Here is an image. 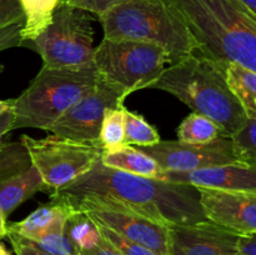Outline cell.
I'll use <instances>...</instances> for the list:
<instances>
[{
	"mask_svg": "<svg viewBox=\"0 0 256 255\" xmlns=\"http://www.w3.org/2000/svg\"><path fill=\"white\" fill-rule=\"evenodd\" d=\"M238 236L214 222L169 226L168 255H240Z\"/></svg>",
	"mask_w": 256,
	"mask_h": 255,
	"instance_id": "obj_12",
	"label": "cell"
},
{
	"mask_svg": "<svg viewBox=\"0 0 256 255\" xmlns=\"http://www.w3.org/2000/svg\"><path fill=\"white\" fill-rule=\"evenodd\" d=\"M24 12L22 42L36 38L52 22L60 0H19Z\"/></svg>",
	"mask_w": 256,
	"mask_h": 255,
	"instance_id": "obj_20",
	"label": "cell"
},
{
	"mask_svg": "<svg viewBox=\"0 0 256 255\" xmlns=\"http://www.w3.org/2000/svg\"><path fill=\"white\" fill-rule=\"evenodd\" d=\"M19 22H24L19 0H0V29Z\"/></svg>",
	"mask_w": 256,
	"mask_h": 255,
	"instance_id": "obj_28",
	"label": "cell"
},
{
	"mask_svg": "<svg viewBox=\"0 0 256 255\" xmlns=\"http://www.w3.org/2000/svg\"><path fill=\"white\" fill-rule=\"evenodd\" d=\"M225 80L248 118H256V72L238 62L225 64Z\"/></svg>",
	"mask_w": 256,
	"mask_h": 255,
	"instance_id": "obj_18",
	"label": "cell"
},
{
	"mask_svg": "<svg viewBox=\"0 0 256 255\" xmlns=\"http://www.w3.org/2000/svg\"><path fill=\"white\" fill-rule=\"evenodd\" d=\"M34 165L0 179V210L8 219L18 206L36 192L46 190Z\"/></svg>",
	"mask_w": 256,
	"mask_h": 255,
	"instance_id": "obj_16",
	"label": "cell"
},
{
	"mask_svg": "<svg viewBox=\"0 0 256 255\" xmlns=\"http://www.w3.org/2000/svg\"><path fill=\"white\" fill-rule=\"evenodd\" d=\"M100 226H105L124 238L148 248L158 255H168L169 226L155 222L142 215L112 209L92 208L82 210Z\"/></svg>",
	"mask_w": 256,
	"mask_h": 255,
	"instance_id": "obj_13",
	"label": "cell"
},
{
	"mask_svg": "<svg viewBox=\"0 0 256 255\" xmlns=\"http://www.w3.org/2000/svg\"><path fill=\"white\" fill-rule=\"evenodd\" d=\"M125 99L126 95L122 90L99 76L94 89L72 104L46 132L60 139L99 145V132L105 112L109 108L124 105Z\"/></svg>",
	"mask_w": 256,
	"mask_h": 255,
	"instance_id": "obj_9",
	"label": "cell"
},
{
	"mask_svg": "<svg viewBox=\"0 0 256 255\" xmlns=\"http://www.w3.org/2000/svg\"><path fill=\"white\" fill-rule=\"evenodd\" d=\"M150 89L164 90L192 112L209 118L222 135L230 138L246 122L248 115L225 80V65L195 52L169 65Z\"/></svg>",
	"mask_w": 256,
	"mask_h": 255,
	"instance_id": "obj_2",
	"label": "cell"
},
{
	"mask_svg": "<svg viewBox=\"0 0 256 255\" xmlns=\"http://www.w3.org/2000/svg\"><path fill=\"white\" fill-rule=\"evenodd\" d=\"M230 140L239 162L256 168V118H248Z\"/></svg>",
	"mask_w": 256,
	"mask_h": 255,
	"instance_id": "obj_24",
	"label": "cell"
},
{
	"mask_svg": "<svg viewBox=\"0 0 256 255\" xmlns=\"http://www.w3.org/2000/svg\"><path fill=\"white\" fill-rule=\"evenodd\" d=\"M32 242L40 249L52 255H79L78 248L68 239L64 232H48Z\"/></svg>",
	"mask_w": 256,
	"mask_h": 255,
	"instance_id": "obj_25",
	"label": "cell"
},
{
	"mask_svg": "<svg viewBox=\"0 0 256 255\" xmlns=\"http://www.w3.org/2000/svg\"><path fill=\"white\" fill-rule=\"evenodd\" d=\"M64 232L78 250L90 249L102 242L99 226L88 216L86 212L80 210H72L65 222Z\"/></svg>",
	"mask_w": 256,
	"mask_h": 255,
	"instance_id": "obj_19",
	"label": "cell"
},
{
	"mask_svg": "<svg viewBox=\"0 0 256 255\" xmlns=\"http://www.w3.org/2000/svg\"><path fill=\"white\" fill-rule=\"evenodd\" d=\"M222 136L219 126L209 118L192 112L178 128V142L185 144H208Z\"/></svg>",
	"mask_w": 256,
	"mask_h": 255,
	"instance_id": "obj_21",
	"label": "cell"
},
{
	"mask_svg": "<svg viewBox=\"0 0 256 255\" xmlns=\"http://www.w3.org/2000/svg\"><path fill=\"white\" fill-rule=\"evenodd\" d=\"M124 2H126V0H60L59 4L80 8V9L86 10L95 16H99L108 9Z\"/></svg>",
	"mask_w": 256,
	"mask_h": 255,
	"instance_id": "obj_27",
	"label": "cell"
},
{
	"mask_svg": "<svg viewBox=\"0 0 256 255\" xmlns=\"http://www.w3.org/2000/svg\"><path fill=\"white\" fill-rule=\"evenodd\" d=\"M92 14L80 8L58 4L50 24L22 45L42 56L44 68H76L94 64Z\"/></svg>",
	"mask_w": 256,
	"mask_h": 255,
	"instance_id": "obj_7",
	"label": "cell"
},
{
	"mask_svg": "<svg viewBox=\"0 0 256 255\" xmlns=\"http://www.w3.org/2000/svg\"><path fill=\"white\" fill-rule=\"evenodd\" d=\"M50 198L64 200L80 212L92 208L126 212L165 226L208 220L192 185L120 172L102 165L100 159L84 175L54 190Z\"/></svg>",
	"mask_w": 256,
	"mask_h": 255,
	"instance_id": "obj_1",
	"label": "cell"
},
{
	"mask_svg": "<svg viewBox=\"0 0 256 255\" xmlns=\"http://www.w3.org/2000/svg\"><path fill=\"white\" fill-rule=\"evenodd\" d=\"M20 142L26 148L44 184L52 190L66 186L89 172L102 152L96 144L60 139L55 135L44 139L22 135Z\"/></svg>",
	"mask_w": 256,
	"mask_h": 255,
	"instance_id": "obj_8",
	"label": "cell"
},
{
	"mask_svg": "<svg viewBox=\"0 0 256 255\" xmlns=\"http://www.w3.org/2000/svg\"><path fill=\"white\" fill-rule=\"evenodd\" d=\"M96 19L104 30V39L155 44L169 54L172 64L199 50L172 0H126Z\"/></svg>",
	"mask_w": 256,
	"mask_h": 255,
	"instance_id": "obj_4",
	"label": "cell"
},
{
	"mask_svg": "<svg viewBox=\"0 0 256 255\" xmlns=\"http://www.w3.org/2000/svg\"><path fill=\"white\" fill-rule=\"evenodd\" d=\"M6 238L9 239L10 244H12V249H14L16 255H52L44 252L39 246H36L32 242L15 234V232H6Z\"/></svg>",
	"mask_w": 256,
	"mask_h": 255,
	"instance_id": "obj_30",
	"label": "cell"
},
{
	"mask_svg": "<svg viewBox=\"0 0 256 255\" xmlns=\"http://www.w3.org/2000/svg\"><path fill=\"white\" fill-rule=\"evenodd\" d=\"M235 2L242 8L245 14L256 20V0H235Z\"/></svg>",
	"mask_w": 256,
	"mask_h": 255,
	"instance_id": "obj_34",
	"label": "cell"
},
{
	"mask_svg": "<svg viewBox=\"0 0 256 255\" xmlns=\"http://www.w3.org/2000/svg\"><path fill=\"white\" fill-rule=\"evenodd\" d=\"M12 102H14V99H9V100H0V115L2 112H8L9 109L12 108Z\"/></svg>",
	"mask_w": 256,
	"mask_h": 255,
	"instance_id": "obj_36",
	"label": "cell"
},
{
	"mask_svg": "<svg viewBox=\"0 0 256 255\" xmlns=\"http://www.w3.org/2000/svg\"><path fill=\"white\" fill-rule=\"evenodd\" d=\"M6 236V218L0 210V239Z\"/></svg>",
	"mask_w": 256,
	"mask_h": 255,
	"instance_id": "obj_35",
	"label": "cell"
},
{
	"mask_svg": "<svg viewBox=\"0 0 256 255\" xmlns=\"http://www.w3.org/2000/svg\"><path fill=\"white\" fill-rule=\"evenodd\" d=\"M94 64L76 68H42L29 86L12 102V130H48L72 104L94 89Z\"/></svg>",
	"mask_w": 256,
	"mask_h": 255,
	"instance_id": "obj_5",
	"label": "cell"
},
{
	"mask_svg": "<svg viewBox=\"0 0 256 255\" xmlns=\"http://www.w3.org/2000/svg\"><path fill=\"white\" fill-rule=\"evenodd\" d=\"M159 179L178 184H189L195 188L256 192V168L242 162L214 165L186 172L162 170Z\"/></svg>",
	"mask_w": 256,
	"mask_h": 255,
	"instance_id": "obj_14",
	"label": "cell"
},
{
	"mask_svg": "<svg viewBox=\"0 0 256 255\" xmlns=\"http://www.w3.org/2000/svg\"><path fill=\"white\" fill-rule=\"evenodd\" d=\"M2 69H4V66H2V64H0V72H2Z\"/></svg>",
	"mask_w": 256,
	"mask_h": 255,
	"instance_id": "obj_38",
	"label": "cell"
},
{
	"mask_svg": "<svg viewBox=\"0 0 256 255\" xmlns=\"http://www.w3.org/2000/svg\"><path fill=\"white\" fill-rule=\"evenodd\" d=\"M12 130V112L9 109L8 112H2L0 115V144L2 142V138L9 134V132Z\"/></svg>",
	"mask_w": 256,
	"mask_h": 255,
	"instance_id": "obj_33",
	"label": "cell"
},
{
	"mask_svg": "<svg viewBox=\"0 0 256 255\" xmlns=\"http://www.w3.org/2000/svg\"><path fill=\"white\" fill-rule=\"evenodd\" d=\"M170 64L162 48L134 40L102 39L94 52L99 76L126 96L152 86Z\"/></svg>",
	"mask_w": 256,
	"mask_h": 255,
	"instance_id": "obj_6",
	"label": "cell"
},
{
	"mask_svg": "<svg viewBox=\"0 0 256 255\" xmlns=\"http://www.w3.org/2000/svg\"><path fill=\"white\" fill-rule=\"evenodd\" d=\"M152 156L162 170L186 172L214 165L239 162L232 150L230 138L220 136L208 144H185L178 140L162 142L150 146H138Z\"/></svg>",
	"mask_w": 256,
	"mask_h": 255,
	"instance_id": "obj_10",
	"label": "cell"
},
{
	"mask_svg": "<svg viewBox=\"0 0 256 255\" xmlns=\"http://www.w3.org/2000/svg\"><path fill=\"white\" fill-rule=\"evenodd\" d=\"M100 162L102 165L129 174L140 175L145 178L159 179L162 169L156 162L132 145H122L112 150H102L100 155Z\"/></svg>",
	"mask_w": 256,
	"mask_h": 255,
	"instance_id": "obj_17",
	"label": "cell"
},
{
	"mask_svg": "<svg viewBox=\"0 0 256 255\" xmlns=\"http://www.w3.org/2000/svg\"><path fill=\"white\" fill-rule=\"evenodd\" d=\"M199 45L219 64L238 62L256 72V20L235 0H172Z\"/></svg>",
	"mask_w": 256,
	"mask_h": 255,
	"instance_id": "obj_3",
	"label": "cell"
},
{
	"mask_svg": "<svg viewBox=\"0 0 256 255\" xmlns=\"http://www.w3.org/2000/svg\"><path fill=\"white\" fill-rule=\"evenodd\" d=\"M124 136L125 144L136 146H150L162 140L158 130L142 115L126 108H124Z\"/></svg>",
	"mask_w": 256,
	"mask_h": 255,
	"instance_id": "obj_22",
	"label": "cell"
},
{
	"mask_svg": "<svg viewBox=\"0 0 256 255\" xmlns=\"http://www.w3.org/2000/svg\"><path fill=\"white\" fill-rule=\"evenodd\" d=\"M236 246L240 255H256V232L239 234Z\"/></svg>",
	"mask_w": 256,
	"mask_h": 255,
	"instance_id": "obj_31",
	"label": "cell"
},
{
	"mask_svg": "<svg viewBox=\"0 0 256 255\" xmlns=\"http://www.w3.org/2000/svg\"><path fill=\"white\" fill-rule=\"evenodd\" d=\"M209 222L236 234L256 232V192L196 188Z\"/></svg>",
	"mask_w": 256,
	"mask_h": 255,
	"instance_id": "obj_11",
	"label": "cell"
},
{
	"mask_svg": "<svg viewBox=\"0 0 256 255\" xmlns=\"http://www.w3.org/2000/svg\"><path fill=\"white\" fill-rule=\"evenodd\" d=\"M98 225V224H96ZM102 234V239L112 245L119 255H158L156 252H152L148 248L142 246V245L138 244V242H132V240L124 238L122 235L118 234V232H112V230L108 229L105 226H100L98 225Z\"/></svg>",
	"mask_w": 256,
	"mask_h": 255,
	"instance_id": "obj_26",
	"label": "cell"
},
{
	"mask_svg": "<svg viewBox=\"0 0 256 255\" xmlns=\"http://www.w3.org/2000/svg\"><path fill=\"white\" fill-rule=\"evenodd\" d=\"M72 210V208L64 200L52 198L48 204L40 205L22 222H6V232L35 242L48 232H64L65 222Z\"/></svg>",
	"mask_w": 256,
	"mask_h": 255,
	"instance_id": "obj_15",
	"label": "cell"
},
{
	"mask_svg": "<svg viewBox=\"0 0 256 255\" xmlns=\"http://www.w3.org/2000/svg\"><path fill=\"white\" fill-rule=\"evenodd\" d=\"M0 255H10V252L5 249V246L2 242H0Z\"/></svg>",
	"mask_w": 256,
	"mask_h": 255,
	"instance_id": "obj_37",
	"label": "cell"
},
{
	"mask_svg": "<svg viewBox=\"0 0 256 255\" xmlns=\"http://www.w3.org/2000/svg\"><path fill=\"white\" fill-rule=\"evenodd\" d=\"M124 108H109L102 118L99 132V145L102 150H112L125 145Z\"/></svg>",
	"mask_w": 256,
	"mask_h": 255,
	"instance_id": "obj_23",
	"label": "cell"
},
{
	"mask_svg": "<svg viewBox=\"0 0 256 255\" xmlns=\"http://www.w3.org/2000/svg\"><path fill=\"white\" fill-rule=\"evenodd\" d=\"M22 28H24V22H19L0 29V52H4L10 48L22 46Z\"/></svg>",
	"mask_w": 256,
	"mask_h": 255,
	"instance_id": "obj_29",
	"label": "cell"
},
{
	"mask_svg": "<svg viewBox=\"0 0 256 255\" xmlns=\"http://www.w3.org/2000/svg\"><path fill=\"white\" fill-rule=\"evenodd\" d=\"M79 255H119V252L102 239V242L96 246L86 250H79Z\"/></svg>",
	"mask_w": 256,
	"mask_h": 255,
	"instance_id": "obj_32",
	"label": "cell"
}]
</instances>
